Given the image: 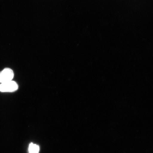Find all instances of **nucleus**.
Returning <instances> with one entry per match:
<instances>
[{"label":"nucleus","mask_w":153,"mask_h":153,"mask_svg":"<svg viewBox=\"0 0 153 153\" xmlns=\"http://www.w3.org/2000/svg\"><path fill=\"white\" fill-rule=\"evenodd\" d=\"M19 85L16 82L13 81L0 84V92L2 93H12L18 90Z\"/></svg>","instance_id":"nucleus-1"},{"label":"nucleus","mask_w":153,"mask_h":153,"mask_svg":"<svg viewBox=\"0 0 153 153\" xmlns=\"http://www.w3.org/2000/svg\"><path fill=\"white\" fill-rule=\"evenodd\" d=\"M14 76V72L9 68H5L0 72V83H5L13 81Z\"/></svg>","instance_id":"nucleus-2"},{"label":"nucleus","mask_w":153,"mask_h":153,"mask_svg":"<svg viewBox=\"0 0 153 153\" xmlns=\"http://www.w3.org/2000/svg\"><path fill=\"white\" fill-rule=\"evenodd\" d=\"M39 147L38 145L31 143L28 148L29 153H38L39 152Z\"/></svg>","instance_id":"nucleus-3"}]
</instances>
